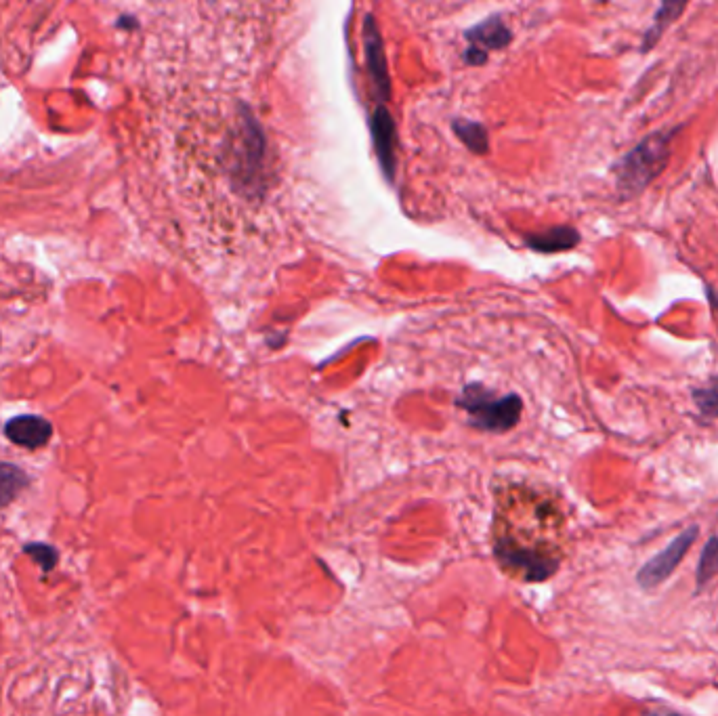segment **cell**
Segmentation results:
<instances>
[{"instance_id": "cell-9", "label": "cell", "mask_w": 718, "mask_h": 716, "mask_svg": "<svg viewBox=\"0 0 718 716\" xmlns=\"http://www.w3.org/2000/svg\"><path fill=\"white\" fill-rule=\"evenodd\" d=\"M467 40L471 47H477L481 51H502L511 45L513 34L511 30L506 28L504 21L496 15V17H488L483 24L473 26L471 30H467Z\"/></svg>"}, {"instance_id": "cell-8", "label": "cell", "mask_w": 718, "mask_h": 716, "mask_svg": "<svg viewBox=\"0 0 718 716\" xmlns=\"http://www.w3.org/2000/svg\"><path fill=\"white\" fill-rule=\"evenodd\" d=\"M5 435L15 446L26 448V450H38L49 444L53 435V427L47 418L26 414V416H15L5 425Z\"/></svg>"}, {"instance_id": "cell-11", "label": "cell", "mask_w": 718, "mask_h": 716, "mask_svg": "<svg viewBox=\"0 0 718 716\" xmlns=\"http://www.w3.org/2000/svg\"><path fill=\"white\" fill-rule=\"evenodd\" d=\"M687 3H689V0H662V5L658 9L656 17H653V26L645 36L643 51H647L651 45H656V42L660 40V36L666 32V28L672 26L674 21H677L683 15V11L687 9Z\"/></svg>"}, {"instance_id": "cell-14", "label": "cell", "mask_w": 718, "mask_h": 716, "mask_svg": "<svg viewBox=\"0 0 718 716\" xmlns=\"http://www.w3.org/2000/svg\"><path fill=\"white\" fill-rule=\"evenodd\" d=\"M716 574H718V536H712L704 546V553H702L700 565H698V574H695V580H698V591L702 586H706L710 582V578Z\"/></svg>"}, {"instance_id": "cell-15", "label": "cell", "mask_w": 718, "mask_h": 716, "mask_svg": "<svg viewBox=\"0 0 718 716\" xmlns=\"http://www.w3.org/2000/svg\"><path fill=\"white\" fill-rule=\"evenodd\" d=\"M40 567L42 570H53V567L57 565V551L53 549V546L49 544H42V542H34V544H28L24 549Z\"/></svg>"}, {"instance_id": "cell-3", "label": "cell", "mask_w": 718, "mask_h": 716, "mask_svg": "<svg viewBox=\"0 0 718 716\" xmlns=\"http://www.w3.org/2000/svg\"><path fill=\"white\" fill-rule=\"evenodd\" d=\"M674 133L677 129L649 135L616 164L618 189L624 196L641 194L653 179L662 175L670 160V143Z\"/></svg>"}, {"instance_id": "cell-16", "label": "cell", "mask_w": 718, "mask_h": 716, "mask_svg": "<svg viewBox=\"0 0 718 716\" xmlns=\"http://www.w3.org/2000/svg\"><path fill=\"white\" fill-rule=\"evenodd\" d=\"M693 402L698 404L702 414L712 418L718 416V389H695Z\"/></svg>"}, {"instance_id": "cell-6", "label": "cell", "mask_w": 718, "mask_h": 716, "mask_svg": "<svg viewBox=\"0 0 718 716\" xmlns=\"http://www.w3.org/2000/svg\"><path fill=\"white\" fill-rule=\"evenodd\" d=\"M362 42L366 53V66L372 80V89L380 103H387L393 95L391 87V74L387 68V55H385V42L380 34V26L372 13L366 15L362 24Z\"/></svg>"}, {"instance_id": "cell-4", "label": "cell", "mask_w": 718, "mask_h": 716, "mask_svg": "<svg viewBox=\"0 0 718 716\" xmlns=\"http://www.w3.org/2000/svg\"><path fill=\"white\" fill-rule=\"evenodd\" d=\"M475 397L464 391L462 406L475 418V423L483 429H498L506 431L517 425L521 414V399L517 395H506L498 399H488L490 395H483L481 387H471Z\"/></svg>"}, {"instance_id": "cell-5", "label": "cell", "mask_w": 718, "mask_h": 716, "mask_svg": "<svg viewBox=\"0 0 718 716\" xmlns=\"http://www.w3.org/2000/svg\"><path fill=\"white\" fill-rule=\"evenodd\" d=\"M698 536H700V528L698 525H691V528L683 530L677 538H674L662 553L653 555L637 574L639 586L645 588V591L660 586L674 570H677L683 557L689 553L693 542L698 540Z\"/></svg>"}, {"instance_id": "cell-10", "label": "cell", "mask_w": 718, "mask_h": 716, "mask_svg": "<svg viewBox=\"0 0 718 716\" xmlns=\"http://www.w3.org/2000/svg\"><path fill=\"white\" fill-rule=\"evenodd\" d=\"M578 242H580V234L574 227H569V225H561V227L540 231V234L525 236V244L530 246L532 250L544 252V255H551V252L572 250L574 246H578Z\"/></svg>"}, {"instance_id": "cell-2", "label": "cell", "mask_w": 718, "mask_h": 716, "mask_svg": "<svg viewBox=\"0 0 718 716\" xmlns=\"http://www.w3.org/2000/svg\"><path fill=\"white\" fill-rule=\"evenodd\" d=\"M225 166L231 185L242 196L257 200L267 192V139L248 105H240V118L227 145Z\"/></svg>"}, {"instance_id": "cell-1", "label": "cell", "mask_w": 718, "mask_h": 716, "mask_svg": "<svg viewBox=\"0 0 718 716\" xmlns=\"http://www.w3.org/2000/svg\"><path fill=\"white\" fill-rule=\"evenodd\" d=\"M567 519L557 496L525 483L496 492L492 549L500 570L523 582H544L565 557Z\"/></svg>"}, {"instance_id": "cell-12", "label": "cell", "mask_w": 718, "mask_h": 716, "mask_svg": "<svg viewBox=\"0 0 718 716\" xmlns=\"http://www.w3.org/2000/svg\"><path fill=\"white\" fill-rule=\"evenodd\" d=\"M452 129L456 133V137L469 147V150L477 156H483L490 152V137L485 126L481 122H473L467 118H456L452 122Z\"/></svg>"}, {"instance_id": "cell-17", "label": "cell", "mask_w": 718, "mask_h": 716, "mask_svg": "<svg viewBox=\"0 0 718 716\" xmlns=\"http://www.w3.org/2000/svg\"><path fill=\"white\" fill-rule=\"evenodd\" d=\"M462 57H464V63H469V66H483V63L488 61V53L477 49V47H471V45L467 51H464Z\"/></svg>"}, {"instance_id": "cell-13", "label": "cell", "mask_w": 718, "mask_h": 716, "mask_svg": "<svg viewBox=\"0 0 718 716\" xmlns=\"http://www.w3.org/2000/svg\"><path fill=\"white\" fill-rule=\"evenodd\" d=\"M28 475L11 462H0V509L11 504L28 488Z\"/></svg>"}, {"instance_id": "cell-7", "label": "cell", "mask_w": 718, "mask_h": 716, "mask_svg": "<svg viewBox=\"0 0 718 716\" xmlns=\"http://www.w3.org/2000/svg\"><path fill=\"white\" fill-rule=\"evenodd\" d=\"M370 133L380 171H383L389 183H393L397 168V126L387 103H378L374 108L370 116Z\"/></svg>"}]
</instances>
